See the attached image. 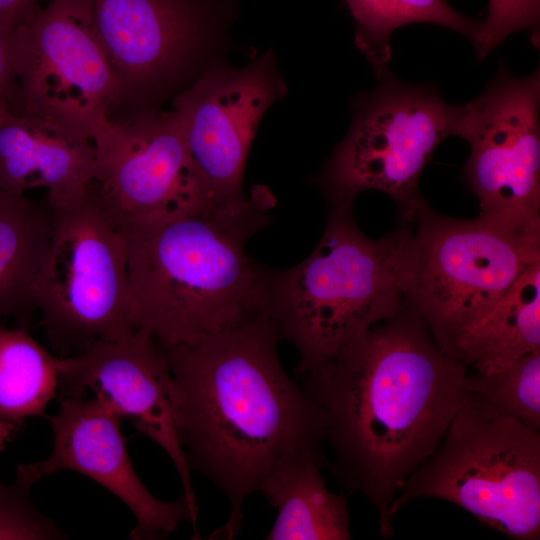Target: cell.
Segmentation results:
<instances>
[{
  "label": "cell",
  "instance_id": "6da1fadb",
  "mask_svg": "<svg viewBox=\"0 0 540 540\" xmlns=\"http://www.w3.org/2000/svg\"><path fill=\"white\" fill-rule=\"evenodd\" d=\"M300 384L323 416L330 471L376 509L383 537L406 478L441 443L463 396L467 368L434 342L408 302L352 339Z\"/></svg>",
  "mask_w": 540,
  "mask_h": 540
},
{
  "label": "cell",
  "instance_id": "7a4b0ae2",
  "mask_svg": "<svg viewBox=\"0 0 540 540\" xmlns=\"http://www.w3.org/2000/svg\"><path fill=\"white\" fill-rule=\"evenodd\" d=\"M281 340L262 314L193 343L159 344L173 378L174 422L188 466L229 501L226 523L209 539L240 534L245 500L281 466L323 455V416L283 369Z\"/></svg>",
  "mask_w": 540,
  "mask_h": 540
},
{
  "label": "cell",
  "instance_id": "3957f363",
  "mask_svg": "<svg viewBox=\"0 0 540 540\" xmlns=\"http://www.w3.org/2000/svg\"><path fill=\"white\" fill-rule=\"evenodd\" d=\"M270 202L261 190L233 212L119 217L135 330L161 346L189 344L267 314L269 270L250 259L245 246L270 222Z\"/></svg>",
  "mask_w": 540,
  "mask_h": 540
},
{
  "label": "cell",
  "instance_id": "277c9868",
  "mask_svg": "<svg viewBox=\"0 0 540 540\" xmlns=\"http://www.w3.org/2000/svg\"><path fill=\"white\" fill-rule=\"evenodd\" d=\"M323 235L298 265L269 271L267 315L300 355L297 371L312 368L407 301V229L371 239L351 206L331 207Z\"/></svg>",
  "mask_w": 540,
  "mask_h": 540
},
{
  "label": "cell",
  "instance_id": "5b68a950",
  "mask_svg": "<svg viewBox=\"0 0 540 540\" xmlns=\"http://www.w3.org/2000/svg\"><path fill=\"white\" fill-rule=\"evenodd\" d=\"M49 245L32 288L50 347L60 357L97 340L120 341L132 323L127 246L121 220L96 181L47 193Z\"/></svg>",
  "mask_w": 540,
  "mask_h": 540
},
{
  "label": "cell",
  "instance_id": "8992f818",
  "mask_svg": "<svg viewBox=\"0 0 540 540\" xmlns=\"http://www.w3.org/2000/svg\"><path fill=\"white\" fill-rule=\"evenodd\" d=\"M405 243V294L434 342L451 357L458 333L540 261V221L479 215L458 220L425 202Z\"/></svg>",
  "mask_w": 540,
  "mask_h": 540
},
{
  "label": "cell",
  "instance_id": "52a82bcc",
  "mask_svg": "<svg viewBox=\"0 0 540 540\" xmlns=\"http://www.w3.org/2000/svg\"><path fill=\"white\" fill-rule=\"evenodd\" d=\"M452 502L517 540L540 538V432L463 396L438 448L404 481L394 518L416 498Z\"/></svg>",
  "mask_w": 540,
  "mask_h": 540
},
{
  "label": "cell",
  "instance_id": "ba28073f",
  "mask_svg": "<svg viewBox=\"0 0 540 540\" xmlns=\"http://www.w3.org/2000/svg\"><path fill=\"white\" fill-rule=\"evenodd\" d=\"M378 86L353 102L351 127L320 176L331 207L352 206L363 190H378L412 222L424 203L418 181L436 147L454 136L460 106L432 85H412L388 70Z\"/></svg>",
  "mask_w": 540,
  "mask_h": 540
},
{
  "label": "cell",
  "instance_id": "9c48e42d",
  "mask_svg": "<svg viewBox=\"0 0 540 540\" xmlns=\"http://www.w3.org/2000/svg\"><path fill=\"white\" fill-rule=\"evenodd\" d=\"M12 113L44 117L93 142L122 107L92 0H50L16 32Z\"/></svg>",
  "mask_w": 540,
  "mask_h": 540
},
{
  "label": "cell",
  "instance_id": "30bf717a",
  "mask_svg": "<svg viewBox=\"0 0 540 540\" xmlns=\"http://www.w3.org/2000/svg\"><path fill=\"white\" fill-rule=\"evenodd\" d=\"M92 6L129 117L159 109L204 71L223 20L216 0H92Z\"/></svg>",
  "mask_w": 540,
  "mask_h": 540
},
{
  "label": "cell",
  "instance_id": "8fae6325",
  "mask_svg": "<svg viewBox=\"0 0 540 540\" xmlns=\"http://www.w3.org/2000/svg\"><path fill=\"white\" fill-rule=\"evenodd\" d=\"M286 86L272 52L244 67L213 65L175 95L172 110L185 135L206 211L230 212L252 199L244 169L257 126L284 97Z\"/></svg>",
  "mask_w": 540,
  "mask_h": 540
},
{
  "label": "cell",
  "instance_id": "7c38bea8",
  "mask_svg": "<svg viewBox=\"0 0 540 540\" xmlns=\"http://www.w3.org/2000/svg\"><path fill=\"white\" fill-rule=\"evenodd\" d=\"M540 73L505 67L486 90L460 106L455 135L470 145L463 173L481 216L540 221Z\"/></svg>",
  "mask_w": 540,
  "mask_h": 540
},
{
  "label": "cell",
  "instance_id": "4fadbf2b",
  "mask_svg": "<svg viewBox=\"0 0 540 540\" xmlns=\"http://www.w3.org/2000/svg\"><path fill=\"white\" fill-rule=\"evenodd\" d=\"M123 417L101 395L60 399L50 418L53 445L50 456L19 467L36 483L62 470L85 475L120 499L133 513L134 540L165 539L183 522L198 535V518L182 493L173 501L155 497L137 475L122 432Z\"/></svg>",
  "mask_w": 540,
  "mask_h": 540
},
{
  "label": "cell",
  "instance_id": "5bb4252c",
  "mask_svg": "<svg viewBox=\"0 0 540 540\" xmlns=\"http://www.w3.org/2000/svg\"><path fill=\"white\" fill-rule=\"evenodd\" d=\"M94 144L96 182L120 218L205 210L183 128L173 110H150L110 121Z\"/></svg>",
  "mask_w": 540,
  "mask_h": 540
},
{
  "label": "cell",
  "instance_id": "9a60e30c",
  "mask_svg": "<svg viewBox=\"0 0 540 540\" xmlns=\"http://www.w3.org/2000/svg\"><path fill=\"white\" fill-rule=\"evenodd\" d=\"M172 384L162 347L143 330L120 341L97 340L82 352L60 357L59 399L86 396L89 390L101 394L140 434L167 453L198 518L192 472L174 422Z\"/></svg>",
  "mask_w": 540,
  "mask_h": 540
},
{
  "label": "cell",
  "instance_id": "2e32d148",
  "mask_svg": "<svg viewBox=\"0 0 540 540\" xmlns=\"http://www.w3.org/2000/svg\"><path fill=\"white\" fill-rule=\"evenodd\" d=\"M97 151L85 135L56 121L0 113V188L70 194L96 181Z\"/></svg>",
  "mask_w": 540,
  "mask_h": 540
},
{
  "label": "cell",
  "instance_id": "e0dca14e",
  "mask_svg": "<svg viewBox=\"0 0 540 540\" xmlns=\"http://www.w3.org/2000/svg\"><path fill=\"white\" fill-rule=\"evenodd\" d=\"M540 350V261L457 335L452 359L492 374Z\"/></svg>",
  "mask_w": 540,
  "mask_h": 540
},
{
  "label": "cell",
  "instance_id": "ac0fdd59",
  "mask_svg": "<svg viewBox=\"0 0 540 540\" xmlns=\"http://www.w3.org/2000/svg\"><path fill=\"white\" fill-rule=\"evenodd\" d=\"M323 455L281 466L261 491L277 510L268 540H349L347 501L331 492L320 473Z\"/></svg>",
  "mask_w": 540,
  "mask_h": 540
},
{
  "label": "cell",
  "instance_id": "d6986e66",
  "mask_svg": "<svg viewBox=\"0 0 540 540\" xmlns=\"http://www.w3.org/2000/svg\"><path fill=\"white\" fill-rule=\"evenodd\" d=\"M51 235V214L42 203L0 188V320L28 328L35 309L32 288Z\"/></svg>",
  "mask_w": 540,
  "mask_h": 540
},
{
  "label": "cell",
  "instance_id": "ffe728a7",
  "mask_svg": "<svg viewBox=\"0 0 540 540\" xmlns=\"http://www.w3.org/2000/svg\"><path fill=\"white\" fill-rule=\"evenodd\" d=\"M60 356L36 341L28 328L0 325V423L20 427L46 416L58 395Z\"/></svg>",
  "mask_w": 540,
  "mask_h": 540
},
{
  "label": "cell",
  "instance_id": "44dd1931",
  "mask_svg": "<svg viewBox=\"0 0 540 540\" xmlns=\"http://www.w3.org/2000/svg\"><path fill=\"white\" fill-rule=\"evenodd\" d=\"M356 23L355 44L371 63L377 79L387 72L391 59L390 37L410 23H433L451 28L472 44L480 22L470 19L445 0H345Z\"/></svg>",
  "mask_w": 540,
  "mask_h": 540
},
{
  "label": "cell",
  "instance_id": "7402d4cb",
  "mask_svg": "<svg viewBox=\"0 0 540 540\" xmlns=\"http://www.w3.org/2000/svg\"><path fill=\"white\" fill-rule=\"evenodd\" d=\"M464 396L540 432V350L492 374H467Z\"/></svg>",
  "mask_w": 540,
  "mask_h": 540
},
{
  "label": "cell",
  "instance_id": "603a6c76",
  "mask_svg": "<svg viewBox=\"0 0 540 540\" xmlns=\"http://www.w3.org/2000/svg\"><path fill=\"white\" fill-rule=\"evenodd\" d=\"M35 482L20 468L11 484L0 481V540L66 539V534L34 504Z\"/></svg>",
  "mask_w": 540,
  "mask_h": 540
},
{
  "label": "cell",
  "instance_id": "cb8c5ba5",
  "mask_svg": "<svg viewBox=\"0 0 540 540\" xmlns=\"http://www.w3.org/2000/svg\"><path fill=\"white\" fill-rule=\"evenodd\" d=\"M540 0H489L488 13L480 22L474 47L479 58L486 57L509 35L522 30L531 32L539 44Z\"/></svg>",
  "mask_w": 540,
  "mask_h": 540
},
{
  "label": "cell",
  "instance_id": "d4e9b609",
  "mask_svg": "<svg viewBox=\"0 0 540 540\" xmlns=\"http://www.w3.org/2000/svg\"><path fill=\"white\" fill-rule=\"evenodd\" d=\"M17 30L13 32L0 30V113L10 111L16 91Z\"/></svg>",
  "mask_w": 540,
  "mask_h": 540
},
{
  "label": "cell",
  "instance_id": "484cf974",
  "mask_svg": "<svg viewBox=\"0 0 540 540\" xmlns=\"http://www.w3.org/2000/svg\"><path fill=\"white\" fill-rule=\"evenodd\" d=\"M40 8V0H0V30L16 31L24 26Z\"/></svg>",
  "mask_w": 540,
  "mask_h": 540
},
{
  "label": "cell",
  "instance_id": "4316f807",
  "mask_svg": "<svg viewBox=\"0 0 540 540\" xmlns=\"http://www.w3.org/2000/svg\"><path fill=\"white\" fill-rule=\"evenodd\" d=\"M20 430L13 424L0 423V451L4 449L6 442L10 441Z\"/></svg>",
  "mask_w": 540,
  "mask_h": 540
}]
</instances>
